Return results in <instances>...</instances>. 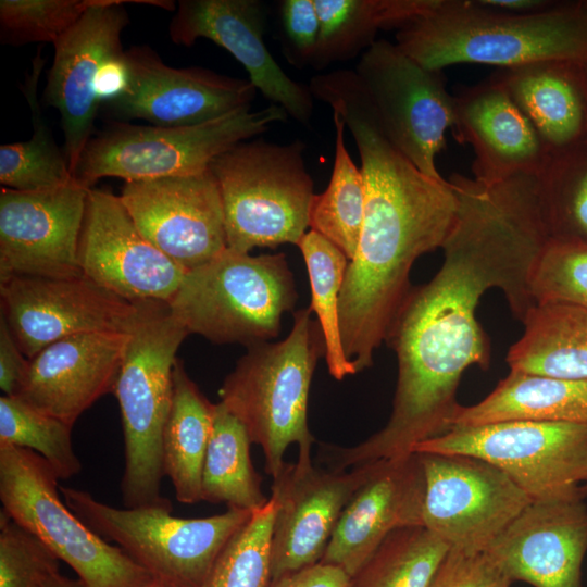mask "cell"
Returning a JSON list of instances; mask_svg holds the SVG:
<instances>
[{"label":"cell","mask_w":587,"mask_h":587,"mask_svg":"<svg viewBox=\"0 0 587 587\" xmlns=\"http://www.w3.org/2000/svg\"><path fill=\"white\" fill-rule=\"evenodd\" d=\"M301 140H245L210 164L223 205L227 248L298 245L309 228L314 183Z\"/></svg>","instance_id":"6"},{"label":"cell","mask_w":587,"mask_h":587,"mask_svg":"<svg viewBox=\"0 0 587 587\" xmlns=\"http://www.w3.org/2000/svg\"><path fill=\"white\" fill-rule=\"evenodd\" d=\"M297 298L285 253L250 255L227 248L187 272L168 308L189 334L251 347L279 335L282 317Z\"/></svg>","instance_id":"7"},{"label":"cell","mask_w":587,"mask_h":587,"mask_svg":"<svg viewBox=\"0 0 587 587\" xmlns=\"http://www.w3.org/2000/svg\"><path fill=\"white\" fill-rule=\"evenodd\" d=\"M65 504L107 541L116 542L153 578L173 587H198L229 539L253 512H226L196 519L176 517L172 509H118L88 491L61 487Z\"/></svg>","instance_id":"9"},{"label":"cell","mask_w":587,"mask_h":587,"mask_svg":"<svg viewBox=\"0 0 587 587\" xmlns=\"http://www.w3.org/2000/svg\"><path fill=\"white\" fill-rule=\"evenodd\" d=\"M396 43L423 66L499 68L545 60L587 58V1L562 2L534 14H512L479 0H437L399 27Z\"/></svg>","instance_id":"3"},{"label":"cell","mask_w":587,"mask_h":587,"mask_svg":"<svg viewBox=\"0 0 587 587\" xmlns=\"http://www.w3.org/2000/svg\"><path fill=\"white\" fill-rule=\"evenodd\" d=\"M60 559L33 533L0 511V587H46Z\"/></svg>","instance_id":"41"},{"label":"cell","mask_w":587,"mask_h":587,"mask_svg":"<svg viewBox=\"0 0 587 587\" xmlns=\"http://www.w3.org/2000/svg\"><path fill=\"white\" fill-rule=\"evenodd\" d=\"M279 14L286 58L296 66H311L320 35L314 0L280 1Z\"/></svg>","instance_id":"42"},{"label":"cell","mask_w":587,"mask_h":587,"mask_svg":"<svg viewBox=\"0 0 587 587\" xmlns=\"http://www.w3.org/2000/svg\"><path fill=\"white\" fill-rule=\"evenodd\" d=\"M335 158L326 189L314 195L309 228L334 243L351 261L355 255L365 211V182L345 143L346 124L333 112Z\"/></svg>","instance_id":"33"},{"label":"cell","mask_w":587,"mask_h":587,"mask_svg":"<svg viewBox=\"0 0 587 587\" xmlns=\"http://www.w3.org/2000/svg\"><path fill=\"white\" fill-rule=\"evenodd\" d=\"M275 511L276 503L270 497L229 539L198 587H267Z\"/></svg>","instance_id":"38"},{"label":"cell","mask_w":587,"mask_h":587,"mask_svg":"<svg viewBox=\"0 0 587 587\" xmlns=\"http://www.w3.org/2000/svg\"><path fill=\"white\" fill-rule=\"evenodd\" d=\"M530 294L536 305L587 310V243L550 238L532 273Z\"/></svg>","instance_id":"39"},{"label":"cell","mask_w":587,"mask_h":587,"mask_svg":"<svg viewBox=\"0 0 587 587\" xmlns=\"http://www.w3.org/2000/svg\"><path fill=\"white\" fill-rule=\"evenodd\" d=\"M374 466L350 471L285 462L273 478L271 498L276 511L271 534V579L321 561L337 522Z\"/></svg>","instance_id":"20"},{"label":"cell","mask_w":587,"mask_h":587,"mask_svg":"<svg viewBox=\"0 0 587 587\" xmlns=\"http://www.w3.org/2000/svg\"><path fill=\"white\" fill-rule=\"evenodd\" d=\"M509 349L510 371L587 379V310L564 303L535 305Z\"/></svg>","instance_id":"28"},{"label":"cell","mask_w":587,"mask_h":587,"mask_svg":"<svg viewBox=\"0 0 587 587\" xmlns=\"http://www.w3.org/2000/svg\"><path fill=\"white\" fill-rule=\"evenodd\" d=\"M100 0H1V40L54 42Z\"/></svg>","instance_id":"40"},{"label":"cell","mask_w":587,"mask_h":587,"mask_svg":"<svg viewBox=\"0 0 587 587\" xmlns=\"http://www.w3.org/2000/svg\"><path fill=\"white\" fill-rule=\"evenodd\" d=\"M449 180L457 211L442 264L428 283L412 286L385 340L398 363L389 420L342 449L348 466L408 455L450 429L464 371L489 365V341L476 319L488 289H500L521 322L536 305L530 277L550 239L538 177L487 185L455 173Z\"/></svg>","instance_id":"1"},{"label":"cell","mask_w":587,"mask_h":587,"mask_svg":"<svg viewBox=\"0 0 587 587\" xmlns=\"http://www.w3.org/2000/svg\"><path fill=\"white\" fill-rule=\"evenodd\" d=\"M425 476L419 452L374 461L344 509L321 563L352 577L394 530L423 526Z\"/></svg>","instance_id":"23"},{"label":"cell","mask_w":587,"mask_h":587,"mask_svg":"<svg viewBox=\"0 0 587 587\" xmlns=\"http://www.w3.org/2000/svg\"><path fill=\"white\" fill-rule=\"evenodd\" d=\"M505 421L587 425V379L510 371L482 401L459 405L450 428Z\"/></svg>","instance_id":"27"},{"label":"cell","mask_w":587,"mask_h":587,"mask_svg":"<svg viewBox=\"0 0 587 587\" xmlns=\"http://www.w3.org/2000/svg\"><path fill=\"white\" fill-rule=\"evenodd\" d=\"M413 452L454 453L495 464L532 499L587 497V425L505 421L452 427Z\"/></svg>","instance_id":"11"},{"label":"cell","mask_w":587,"mask_h":587,"mask_svg":"<svg viewBox=\"0 0 587 587\" xmlns=\"http://www.w3.org/2000/svg\"><path fill=\"white\" fill-rule=\"evenodd\" d=\"M251 439L243 424L222 403H215L212 434L201 482L202 501L254 512L270 500L250 455Z\"/></svg>","instance_id":"31"},{"label":"cell","mask_w":587,"mask_h":587,"mask_svg":"<svg viewBox=\"0 0 587 587\" xmlns=\"http://www.w3.org/2000/svg\"><path fill=\"white\" fill-rule=\"evenodd\" d=\"M125 58L128 86L102 104L121 120H145L161 127L197 125L250 108L258 91L249 79L200 66H170L147 46L130 47Z\"/></svg>","instance_id":"18"},{"label":"cell","mask_w":587,"mask_h":587,"mask_svg":"<svg viewBox=\"0 0 587 587\" xmlns=\"http://www.w3.org/2000/svg\"><path fill=\"white\" fill-rule=\"evenodd\" d=\"M129 83L125 50L108 59L96 78L95 90L100 104L120 97Z\"/></svg>","instance_id":"46"},{"label":"cell","mask_w":587,"mask_h":587,"mask_svg":"<svg viewBox=\"0 0 587 587\" xmlns=\"http://www.w3.org/2000/svg\"><path fill=\"white\" fill-rule=\"evenodd\" d=\"M350 576L340 567L316 563L273 578L267 587H349Z\"/></svg>","instance_id":"45"},{"label":"cell","mask_w":587,"mask_h":587,"mask_svg":"<svg viewBox=\"0 0 587 587\" xmlns=\"http://www.w3.org/2000/svg\"><path fill=\"white\" fill-rule=\"evenodd\" d=\"M325 101L354 139L365 182L363 226L339 298L342 349L359 373L385 342L412 288L414 262L442 247L457 196L449 179L427 176L388 139L355 80L333 86Z\"/></svg>","instance_id":"2"},{"label":"cell","mask_w":587,"mask_h":587,"mask_svg":"<svg viewBox=\"0 0 587 587\" xmlns=\"http://www.w3.org/2000/svg\"><path fill=\"white\" fill-rule=\"evenodd\" d=\"M146 587H173L172 585L153 578Z\"/></svg>","instance_id":"50"},{"label":"cell","mask_w":587,"mask_h":587,"mask_svg":"<svg viewBox=\"0 0 587 587\" xmlns=\"http://www.w3.org/2000/svg\"><path fill=\"white\" fill-rule=\"evenodd\" d=\"M120 198L142 236L187 272L227 249L222 199L210 170L128 182Z\"/></svg>","instance_id":"19"},{"label":"cell","mask_w":587,"mask_h":587,"mask_svg":"<svg viewBox=\"0 0 587 587\" xmlns=\"http://www.w3.org/2000/svg\"><path fill=\"white\" fill-rule=\"evenodd\" d=\"M507 580L485 552L449 548L428 587H498Z\"/></svg>","instance_id":"43"},{"label":"cell","mask_w":587,"mask_h":587,"mask_svg":"<svg viewBox=\"0 0 587 587\" xmlns=\"http://www.w3.org/2000/svg\"><path fill=\"white\" fill-rule=\"evenodd\" d=\"M490 9L512 14H534L546 11L558 2L549 0H479Z\"/></svg>","instance_id":"47"},{"label":"cell","mask_w":587,"mask_h":587,"mask_svg":"<svg viewBox=\"0 0 587 587\" xmlns=\"http://www.w3.org/2000/svg\"><path fill=\"white\" fill-rule=\"evenodd\" d=\"M454 97V136L474 151L472 172L483 184L539 176L549 155L532 123L492 78Z\"/></svg>","instance_id":"25"},{"label":"cell","mask_w":587,"mask_h":587,"mask_svg":"<svg viewBox=\"0 0 587 587\" xmlns=\"http://www.w3.org/2000/svg\"><path fill=\"white\" fill-rule=\"evenodd\" d=\"M311 286L310 310L321 327L325 361L337 380L357 374L342 349L339 324V298L349 260L334 243L314 230L298 242Z\"/></svg>","instance_id":"35"},{"label":"cell","mask_w":587,"mask_h":587,"mask_svg":"<svg viewBox=\"0 0 587 587\" xmlns=\"http://www.w3.org/2000/svg\"><path fill=\"white\" fill-rule=\"evenodd\" d=\"M437 0H314L320 35L311 66L323 70L367 50L382 28L403 26Z\"/></svg>","instance_id":"30"},{"label":"cell","mask_w":587,"mask_h":587,"mask_svg":"<svg viewBox=\"0 0 587 587\" xmlns=\"http://www.w3.org/2000/svg\"><path fill=\"white\" fill-rule=\"evenodd\" d=\"M148 4L173 11L168 0H100L52 45L54 54L42 99L61 116L63 152L73 174L93 136L100 102L95 83L103 63L123 52L122 33L129 23L125 4Z\"/></svg>","instance_id":"14"},{"label":"cell","mask_w":587,"mask_h":587,"mask_svg":"<svg viewBox=\"0 0 587 587\" xmlns=\"http://www.w3.org/2000/svg\"><path fill=\"white\" fill-rule=\"evenodd\" d=\"M46 587H84L80 579H72L57 572L50 576Z\"/></svg>","instance_id":"48"},{"label":"cell","mask_w":587,"mask_h":587,"mask_svg":"<svg viewBox=\"0 0 587 587\" xmlns=\"http://www.w3.org/2000/svg\"><path fill=\"white\" fill-rule=\"evenodd\" d=\"M45 60L40 50L22 91L28 102L33 134L28 140L0 146V183L18 191H38L70 183L73 174L63 150L55 143L38 101V83Z\"/></svg>","instance_id":"32"},{"label":"cell","mask_w":587,"mask_h":587,"mask_svg":"<svg viewBox=\"0 0 587 587\" xmlns=\"http://www.w3.org/2000/svg\"><path fill=\"white\" fill-rule=\"evenodd\" d=\"M188 335L168 303L161 302H145L128 333L113 390L124 435L121 491L126 508L172 509L161 492L165 476L163 437L173 398L176 352Z\"/></svg>","instance_id":"5"},{"label":"cell","mask_w":587,"mask_h":587,"mask_svg":"<svg viewBox=\"0 0 587 587\" xmlns=\"http://www.w3.org/2000/svg\"><path fill=\"white\" fill-rule=\"evenodd\" d=\"M311 313L310 308L295 312L292 328L284 340L248 347L218 391L220 402L243 424L251 442L261 447L264 470L272 478L282 471L291 444L299 450L297 466L313 465L308 401L314 369L325 347Z\"/></svg>","instance_id":"4"},{"label":"cell","mask_w":587,"mask_h":587,"mask_svg":"<svg viewBox=\"0 0 587 587\" xmlns=\"http://www.w3.org/2000/svg\"><path fill=\"white\" fill-rule=\"evenodd\" d=\"M510 585H511V582L507 580L500 584L498 587H510Z\"/></svg>","instance_id":"51"},{"label":"cell","mask_w":587,"mask_h":587,"mask_svg":"<svg viewBox=\"0 0 587 587\" xmlns=\"http://www.w3.org/2000/svg\"><path fill=\"white\" fill-rule=\"evenodd\" d=\"M449 546L424 526L391 532L349 587H428Z\"/></svg>","instance_id":"34"},{"label":"cell","mask_w":587,"mask_h":587,"mask_svg":"<svg viewBox=\"0 0 587 587\" xmlns=\"http://www.w3.org/2000/svg\"><path fill=\"white\" fill-rule=\"evenodd\" d=\"M128 333L95 332L58 340L29 360L17 397L74 426L98 399L113 392Z\"/></svg>","instance_id":"24"},{"label":"cell","mask_w":587,"mask_h":587,"mask_svg":"<svg viewBox=\"0 0 587 587\" xmlns=\"http://www.w3.org/2000/svg\"><path fill=\"white\" fill-rule=\"evenodd\" d=\"M72 428L17 396L0 398V444L35 451L59 479H70L82 470L73 449Z\"/></svg>","instance_id":"37"},{"label":"cell","mask_w":587,"mask_h":587,"mask_svg":"<svg viewBox=\"0 0 587 587\" xmlns=\"http://www.w3.org/2000/svg\"><path fill=\"white\" fill-rule=\"evenodd\" d=\"M90 189L74 177L38 191L0 188V284L83 275L78 247Z\"/></svg>","instance_id":"16"},{"label":"cell","mask_w":587,"mask_h":587,"mask_svg":"<svg viewBox=\"0 0 587 587\" xmlns=\"http://www.w3.org/2000/svg\"><path fill=\"white\" fill-rule=\"evenodd\" d=\"M286 111L275 104L234 111L190 126L161 127L117 122L93 135L84 148L73 177L92 188L103 177L128 182L195 175L236 146L285 122Z\"/></svg>","instance_id":"8"},{"label":"cell","mask_w":587,"mask_h":587,"mask_svg":"<svg viewBox=\"0 0 587 587\" xmlns=\"http://www.w3.org/2000/svg\"><path fill=\"white\" fill-rule=\"evenodd\" d=\"M78 263L84 276L133 303H168L187 271L139 232L120 196L91 188Z\"/></svg>","instance_id":"17"},{"label":"cell","mask_w":587,"mask_h":587,"mask_svg":"<svg viewBox=\"0 0 587 587\" xmlns=\"http://www.w3.org/2000/svg\"><path fill=\"white\" fill-rule=\"evenodd\" d=\"M425 476L422 523L450 549L485 552L532 500L482 458L419 452Z\"/></svg>","instance_id":"13"},{"label":"cell","mask_w":587,"mask_h":587,"mask_svg":"<svg viewBox=\"0 0 587 587\" xmlns=\"http://www.w3.org/2000/svg\"><path fill=\"white\" fill-rule=\"evenodd\" d=\"M579 60L499 68L501 85L532 123L549 158L587 145V99Z\"/></svg>","instance_id":"26"},{"label":"cell","mask_w":587,"mask_h":587,"mask_svg":"<svg viewBox=\"0 0 587 587\" xmlns=\"http://www.w3.org/2000/svg\"><path fill=\"white\" fill-rule=\"evenodd\" d=\"M578 63H579V68H580V73H582L585 95H586V99H587V58L583 59V60H579Z\"/></svg>","instance_id":"49"},{"label":"cell","mask_w":587,"mask_h":587,"mask_svg":"<svg viewBox=\"0 0 587 587\" xmlns=\"http://www.w3.org/2000/svg\"><path fill=\"white\" fill-rule=\"evenodd\" d=\"M538 179L550 238L587 243V145L550 158Z\"/></svg>","instance_id":"36"},{"label":"cell","mask_w":587,"mask_h":587,"mask_svg":"<svg viewBox=\"0 0 587 587\" xmlns=\"http://www.w3.org/2000/svg\"><path fill=\"white\" fill-rule=\"evenodd\" d=\"M388 139L421 172L444 179L436 166L454 124V97L442 71L430 70L397 43L376 40L354 70Z\"/></svg>","instance_id":"12"},{"label":"cell","mask_w":587,"mask_h":587,"mask_svg":"<svg viewBox=\"0 0 587 587\" xmlns=\"http://www.w3.org/2000/svg\"><path fill=\"white\" fill-rule=\"evenodd\" d=\"M215 404L200 391L180 360L173 372V398L163 437L164 472L176 499L184 504L202 501L204 458L213 428Z\"/></svg>","instance_id":"29"},{"label":"cell","mask_w":587,"mask_h":587,"mask_svg":"<svg viewBox=\"0 0 587 587\" xmlns=\"http://www.w3.org/2000/svg\"><path fill=\"white\" fill-rule=\"evenodd\" d=\"M29 367L27 359L0 315V388L4 396H17Z\"/></svg>","instance_id":"44"},{"label":"cell","mask_w":587,"mask_h":587,"mask_svg":"<svg viewBox=\"0 0 587 587\" xmlns=\"http://www.w3.org/2000/svg\"><path fill=\"white\" fill-rule=\"evenodd\" d=\"M266 7L259 0H179L168 25L171 40L191 47L204 38L227 50L271 104L309 126L314 97L309 86L289 77L268 51L263 36Z\"/></svg>","instance_id":"21"},{"label":"cell","mask_w":587,"mask_h":587,"mask_svg":"<svg viewBox=\"0 0 587 587\" xmlns=\"http://www.w3.org/2000/svg\"><path fill=\"white\" fill-rule=\"evenodd\" d=\"M1 314L27 359L63 338L129 333L143 303H133L86 276L14 277L0 284Z\"/></svg>","instance_id":"15"},{"label":"cell","mask_w":587,"mask_h":587,"mask_svg":"<svg viewBox=\"0 0 587 587\" xmlns=\"http://www.w3.org/2000/svg\"><path fill=\"white\" fill-rule=\"evenodd\" d=\"M580 496L530 500L485 550L511 583L582 587L587 505Z\"/></svg>","instance_id":"22"},{"label":"cell","mask_w":587,"mask_h":587,"mask_svg":"<svg viewBox=\"0 0 587 587\" xmlns=\"http://www.w3.org/2000/svg\"><path fill=\"white\" fill-rule=\"evenodd\" d=\"M59 478L33 450L0 444V500L78 575L84 587H146L153 577L80 521L60 498Z\"/></svg>","instance_id":"10"}]
</instances>
